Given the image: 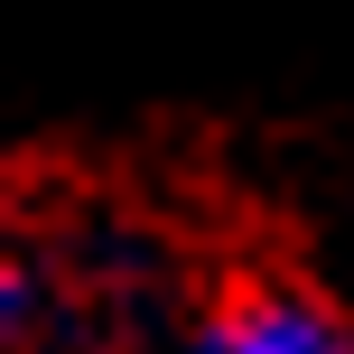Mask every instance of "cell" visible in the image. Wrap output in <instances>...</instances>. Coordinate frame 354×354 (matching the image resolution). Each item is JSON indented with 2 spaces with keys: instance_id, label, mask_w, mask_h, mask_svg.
<instances>
[{
  "instance_id": "1",
  "label": "cell",
  "mask_w": 354,
  "mask_h": 354,
  "mask_svg": "<svg viewBox=\"0 0 354 354\" xmlns=\"http://www.w3.org/2000/svg\"><path fill=\"white\" fill-rule=\"evenodd\" d=\"M177 354H354V317L308 280H224L187 326Z\"/></svg>"
}]
</instances>
